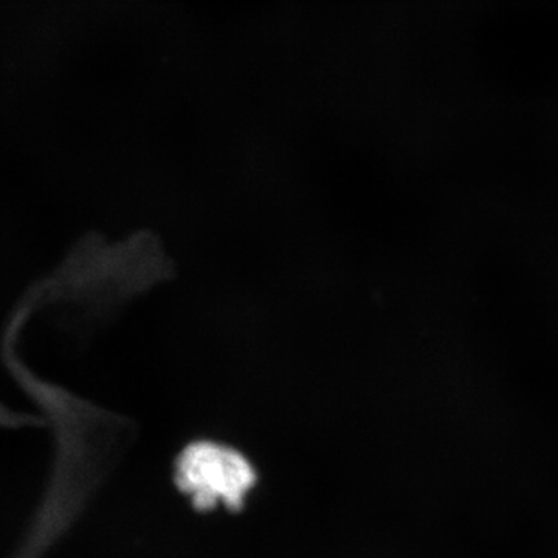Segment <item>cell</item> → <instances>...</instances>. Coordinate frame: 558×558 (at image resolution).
I'll return each instance as SVG.
<instances>
[{
  "label": "cell",
  "instance_id": "cell-1",
  "mask_svg": "<svg viewBox=\"0 0 558 558\" xmlns=\"http://www.w3.org/2000/svg\"><path fill=\"white\" fill-rule=\"evenodd\" d=\"M179 487L190 494L199 509L226 502L240 508L255 483V472L240 451L211 440L190 444L175 464Z\"/></svg>",
  "mask_w": 558,
  "mask_h": 558
}]
</instances>
